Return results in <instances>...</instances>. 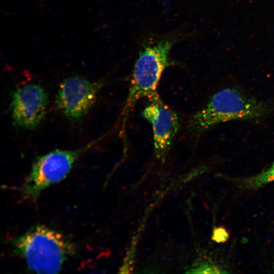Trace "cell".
<instances>
[{
    "label": "cell",
    "mask_w": 274,
    "mask_h": 274,
    "mask_svg": "<svg viewBox=\"0 0 274 274\" xmlns=\"http://www.w3.org/2000/svg\"><path fill=\"white\" fill-rule=\"evenodd\" d=\"M271 106L236 87L215 93L207 103L188 120V130L202 133L220 124L232 121H255L270 114Z\"/></svg>",
    "instance_id": "obj_1"
},
{
    "label": "cell",
    "mask_w": 274,
    "mask_h": 274,
    "mask_svg": "<svg viewBox=\"0 0 274 274\" xmlns=\"http://www.w3.org/2000/svg\"><path fill=\"white\" fill-rule=\"evenodd\" d=\"M13 252L37 273L58 272L76 252L75 246L62 233L37 225L10 242Z\"/></svg>",
    "instance_id": "obj_2"
},
{
    "label": "cell",
    "mask_w": 274,
    "mask_h": 274,
    "mask_svg": "<svg viewBox=\"0 0 274 274\" xmlns=\"http://www.w3.org/2000/svg\"><path fill=\"white\" fill-rule=\"evenodd\" d=\"M178 34L166 35L146 41L139 53L132 71L126 102L122 111L123 125L136 102L156 93L162 74L172 62L169 54L179 40Z\"/></svg>",
    "instance_id": "obj_3"
},
{
    "label": "cell",
    "mask_w": 274,
    "mask_h": 274,
    "mask_svg": "<svg viewBox=\"0 0 274 274\" xmlns=\"http://www.w3.org/2000/svg\"><path fill=\"white\" fill-rule=\"evenodd\" d=\"M95 143L74 150L56 149L38 156L21 188L23 198L36 200L45 189L64 179L79 157Z\"/></svg>",
    "instance_id": "obj_4"
},
{
    "label": "cell",
    "mask_w": 274,
    "mask_h": 274,
    "mask_svg": "<svg viewBox=\"0 0 274 274\" xmlns=\"http://www.w3.org/2000/svg\"><path fill=\"white\" fill-rule=\"evenodd\" d=\"M104 81H91L73 76L60 84L55 96L57 109L67 119L76 121L84 117L96 101Z\"/></svg>",
    "instance_id": "obj_5"
},
{
    "label": "cell",
    "mask_w": 274,
    "mask_h": 274,
    "mask_svg": "<svg viewBox=\"0 0 274 274\" xmlns=\"http://www.w3.org/2000/svg\"><path fill=\"white\" fill-rule=\"evenodd\" d=\"M148 99L142 115L152 126L154 155L164 161L180 128L179 117L163 102L158 93Z\"/></svg>",
    "instance_id": "obj_6"
},
{
    "label": "cell",
    "mask_w": 274,
    "mask_h": 274,
    "mask_svg": "<svg viewBox=\"0 0 274 274\" xmlns=\"http://www.w3.org/2000/svg\"><path fill=\"white\" fill-rule=\"evenodd\" d=\"M48 106V94L41 85L27 83L20 85L11 95L13 123L23 129H33L45 119Z\"/></svg>",
    "instance_id": "obj_7"
},
{
    "label": "cell",
    "mask_w": 274,
    "mask_h": 274,
    "mask_svg": "<svg viewBox=\"0 0 274 274\" xmlns=\"http://www.w3.org/2000/svg\"><path fill=\"white\" fill-rule=\"evenodd\" d=\"M274 182V162L267 169L255 176L241 179L239 184L246 189L255 190Z\"/></svg>",
    "instance_id": "obj_8"
},
{
    "label": "cell",
    "mask_w": 274,
    "mask_h": 274,
    "mask_svg": "<svg viewBox=\"0 0 274 274\" xmlns=\"http://www.w3.org/2000/svg\"><path fill=\"white\" fill-rule=\"evenodd\" d=\"M189 273H226V271H224L220 267L215 265L209 263H203L196 268H194L192 271L188 272Z\"/></svg>",
    "instance_id": "obj_9"
},
{
    "label": "cell",
    "mask_w": 274,
    "mask_h": 274,
    "mask_svg": "<svg viewBox=\"0 0 274 274\" xmlns=\"http://www.w3.org/2000/svg\"><path fill=\"white\" fill-rule=\"evenodd\" d=\"M229 237L227 230L223 227H215L213 230L212 239L218 243L226 242Z\"/></svg>",
    "instance_id": "obj_10"
}]
</instances>
